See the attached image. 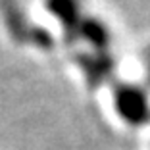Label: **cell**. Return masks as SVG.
I'll return each instance as SVG.
<instances>
[{"mask_svg": "<svg viewBox=\"0 0 150 150\" xmlns=\"http://www.w3.org/2000/svg\"><path fill=\"white\" fill-rule=\"evenodd\" d=\"M114 110L123 123L139 127L150 119V93L137 85H121L114 93Z\"/></svg>", "mask_w": 150, "mask_h": 150, "instance_id": "obj_1", "label": "cell"}]
</instances>
